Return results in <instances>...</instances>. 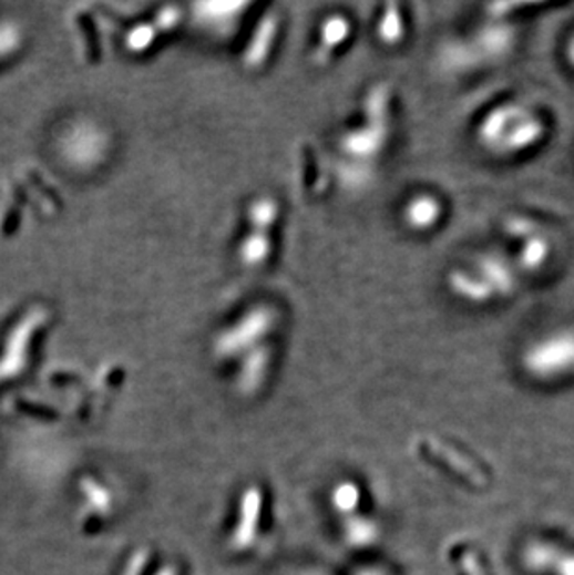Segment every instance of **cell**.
Here are the masks:
<instances>
[{
  "label": "cell",
  "mask_w": 574,
  "mask_h": 575,
  "mask_svg": "<svg viewBox=\"0 0 574 575\" xmlns=\"http://www.w3.org/2000/svg\"><path fill=\"white\" fill-rule=\"evenodd\" d=\"M549 136V123L537 109L522 101L492 106L475 127V138L494 157H521L540 147Z\"/></svg>",
  "instance_id": "cell-1"
},
{
  "label": "cell",
  "mask_w": 574,
  "mask_h": 575,
  "mask_svg": "<svg viewBox=\"0 0 574 575\" xmlns=\"http://www.w3.org/2000/svg\"><path fill=\"white\" fill-rule=\"evenodd\" d=\"M521 367L537 382H556L574 374V326L552 328L527 341Z\"/></svg>",
  "instance_id": "cell-2"
},
{
  "label": "cell",
  "mask_w": 574,
  "mask_h": 575,
  "mask_svg": "<svg viewBox=\"0 0 574 575\" xmlns=\"http://www.w3.org/2000/svg\"><path fill=\"white\" fill-rule=\"evenodd\" d=\"M49 320H51V311L35 306L10 328L0 352V382L18 377L24 367L29 366L34 343L40 338L41 331L45 330Z\"/></svg>",
  "instance_id": "cell-3"
},
{
  "label": "cell",
  "mask_w": 574,
  "mask_h": 575,
  "mask_svg": "<svg viewBox=\"0 0 574 575\" xmlns=\"http://www.w3.org/2000/svg\"><path fill=\"white\" fill-rule=\"evenodd\" d=\"M60 147L75 166H92L105 155V134L92 123H75L65 131Z\"/></svg>",
  "instance_id": "cell-4"
},
{
  "label": "cell",
  "mask_w": 574,
  "mask_h": 575,
  "mask_svg": "<svg viewBox=\"0 0 574 575\" xmlns=\"http://www.w3.org/2000/svg\"><path fill=\"white\" fill-rule=\"evenodd\" d=\"M515 226L522 229L519 233V251H516L515 267L519 273H537L545 267L546 263L551 261L552 243L551 238L546 237L545 233L537 232L533 224L526 222H515Z\"/></svg>",
  "instance_id": "cell-5"
},
{
  "label": "cell",
  "mask_w": 574,
  "mask_h": 575,
  "mask_svg": "<svg viewBox=\"0 0 574 575\" xmlns=\"http://www.w3.org/2000/svg\"><path fill=\"white\" fill-rule=\"evenodd\" d=\"M448 281H450L451 291L467 300V302L483 306V304L499 300L496 292L492 291L491 285L486 284L485 279L475 273L474 267L455 268L450 274Z\"/></svg>",
  "instance_id": "cell-6"
},
{
  "label": "cell",
  "mask_w": 574,
  "mask_h": 575,
  "mask_svg": "<svg viewBox=\"0 0 574 575\" xmlns=\"http://www.w3.org/2000/svg\"><path fill=\"white\" fill-rule=\"evenodd\" d=\"M442 215H444V205L440 204V199L434 198L431 194H423V196L412 199L407 209V220L410 226L422 229V232L437 226Z\"/></svg>",
  "instance_id": "cell-7"
},
{
  "label": "cell",
  "mask_w": 574,
  "mask_h": 575,
  "mask_svg": "<svg viewBox=\"0 0 574 575\" xmlns=\"http://www.w3.org/2000/svg\"><path fill=\"white\" fill-rule=\"evenodd\" d=\"M259 511H262V494L258 489L248 490L243 500L239 527L235 531V538L239 546H248L258 530Z\"/></svg>",
  "instance_id": "cell-8"
},
{
  "label": "cell",
  "mask_w": 574,
  "mask_h": 575,
  "mask_svg": "<svg viewBox=\"0 0 574 575\" xmlns=\"http://www.w3.org/2000/svg\"><path fill=\"white\" fill-rule=\"evenodd\" d=\"M429 453L437 456V459L442 460L445 465H450L451 470L458 471L461 475L467 476L469 481L472 483L481 484L483 483V473H481L478 468H475L470 460L464 459L458 451H453V449L445 448L442 443L433 442V440H429L428 443Z\"/></svg>",
  "instance_id": "cell-9"
},
{
  "label": "cell",
  "mask_w": 574,
  "mask_h": 575,
  "mask_svg": "<svg viewBox=\"0 0 574 575\" xmlns=\"http://www.w3.org/2000/svg\"><path fill=\"white\" fill-rule=\"evenodd\" d=\"M24 32L21 24L12 19H0V62H7L21 51Z\"/></svg>",
  "instance_id": "cell-10"
},
{
  "label": "cell",
  "mask_w": 574,
  "mask_h": 575,
  "mask_svg": "<svg viewBox=\"0 0 574 575\" xmlns=\"http://www.w3.org/2000/svg\"><path fill=\"white\" fill-rule=\"evenodd\" d=\"M269 238L253 235L248 237L245 245H240V257L248 265H262L269 257Z\"/></svg>",
  "instance_id": "cell-11"
},
{
  "label": "cell",
  "mask_w": 574,
  "mask_h": 575,
  "mask_svg": "<svg viewBox=\"0 0 574 575\" xmlns=\"http://www.w3.org/2000/svg\"><path fill=\"white\" fill-rule=\"evenodd\" d=\"M153 38H155V30H152V27H141V29H135L127 35V47H130L131 51L141 53Z\"/></svg>",
  "instance_id": "cell-12"
},
{
  "label": "cell",
  "mask_w": 574,
  "mask_h": 575,
  "mask_svg": "<svg viewBox=\"0 0 574 575\" xmlns=\"http://www.w3.org/2000/svg\"><path fill=\"white\" fill-rule=\"evenodd\" d=\"M546 572V569H545ZM549 572H554L556 575H574V555H562V561L557 566H552Z\"/></svg>",
  "instance_id": "cell-13"
},
{
  "label": "cell",
  "mask_w": 574,
  "mask_h": 575,
  "mask_svg": "<svg viewBox=\"0 0 574 575\" xmlns=\"http://www.w3.org/2000/svg\"><path fill=\"white\" fill-rule=\"evenodd\" d=\"M161 575H172V572H163Z\"/></svg>",
  "instance_id": "cell-14"
}]
</instances>
